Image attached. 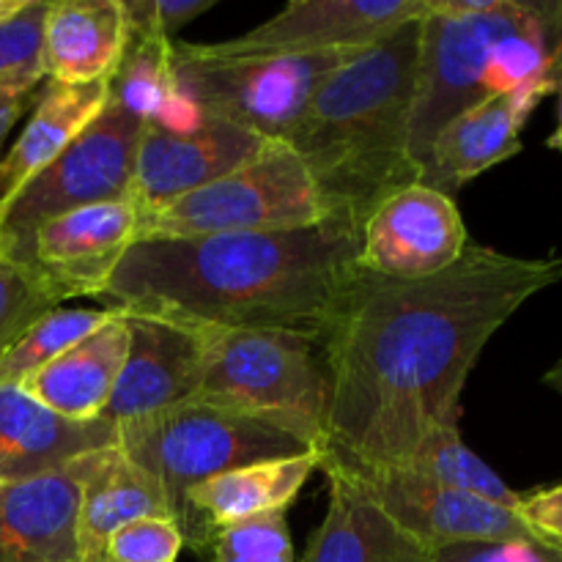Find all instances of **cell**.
Wrapping results in <instances>:
<instances>
[{"label":"cell","instance_id":"obj_1","mask_svg":"<svg viewBox=\"0 0 562 562\" xmlns=\"http://www.w3.org/2000/svg\"><path fill=\"white\" fill-rule=\"evenodd\" d=\"M560 280L562 258L472 241L434 278L362 272L322 340L329 371L322 461L395 470L431 428L459 426L461 393L488 340Z\"/></svg>","mask_w":562,"mask_h":562},{"label":"cell","instance_id":"obj_2","mask_svg":"<svg viewBox=\"0 0 562 562\" xmlns=\"http://www.w3.org/2000/svg\"><path fill=\"white\" fill-rule=\"evenodd\" d=\"M360 231L357 220L333 214L307 228L143 239L97 300L190 329H280L324 340L366 272Z\"/></svg>","mask_w":562,"mask_h":562},{"label":"cell","instance_id":"obj_3","mask_svg":"<svg viewBox=\"0 0 562 562\" xmlns=\"http://www.w3.org/2000/svg\"><path fill=\"white\" fill-rule=\"evenodd\" d=\"M420 16L335 66L289 137L329 209L360 225L390 192L420 181L409 148Z\"/></svg>","mask_w":562,"mask_h":562},{"label":"cell","instance_id":"obj_4","mask_svg":"<svg viewBox=\"0 0 562 562\" xmlns=\"http://www.w3.org/2000/svg\"><path fill=\"white\" fill-rule=\"evenodd\" d=\"M554 47V3L426 0L409 140L417 170L456 115L499 93L552 86Z\"/></svg>","mask_w":562,"mask_h":562},{"label":"cell","instance_id":"obj_5","mask_svg":"<svg viewBox=\"0 0 562 562\" xmlns=\"http://www.w3.org/2000/svg\"><path fill=\"white\" fill-rule=\"evenodd\" d=\"M203 371L195 401L278 426L322 450L329 371L322 340L280 329H201Z\"/></svg>","mask_w":562,"mask_h":562},{"label":"cell","instance_id":"obj_6","mask_svg":"<svg viewBox=\"0 0 562 562\" xmlns=\"http://www.w3.org/2000/svg\"><path fill=\"white\" fill-rule=\"evenodd\" d=\"M119 448L151 472L168 494L176 525L198 483L258 461L311 453L289 431L223 406L187 401L176 409L119 426Z\"/></svg>","mask_w":562,"mask_h":562},{"label":"cell","instance_id":"obj_7","mask_svg":"<svg viewBox=\"0 0 562 562\" xmlns=\"http://www.w3.org/2000/svg\"><path fill=\"white\" fill-rule=\"evenodd\" d=\"M349 55H220L206 44H173L179 91L195 113L272 143H289L318 82Z\"/></svg>","mask_w":562,"mask_h":562},{"label":"cell","instance_id":"obj_8","mask_svg":"<svg viewBox=\"0 0 562 562\" xmlns=\"http://www.w3.org/2000/svg\"><path fill=\"white\" fill-rule=\"evenodd\" d=\"M333 214L300 154L289 143H272L241 168L151 214L137 241L307 228Z\"/></svg>","mask_w":562,"mask_h":562},{"label":"cell","instance_id":"obj_9","mask_svg":"<svg viewBox=\"0 0 562 562\" xmlns=\"http://www.w3.org/2000/svg\"><path fill=\"white\" fill-rule=\"evenodd\" d=\"M140 132L143 121L108 99L102 113L71 146L0 203V252L27 261L38 225L93 203L124 201L135 173Z\"/></svg>","mask_w":562,"mask_h":562},{"label":"cell","instance_id":"obj_10","mask_svg":"<svg viewBox=\"0 0 562 562\" xmlns=\"http://www.w3.org/2000/svg\"><path fill=\"white\" fill-rule=\"evenodd\" d=\"M269 146L267 137L209 115H198L190 126L143 124L126 201L143 225L159 209L223 179Z\"/></svg>","mask_w":562,"mask_h":562},{"label":"cell","instance_id":"obj_11","mask_svg":"<svg viewBox=\"0 0 562 562\" xmlns=\"http://www.w3.org/2000/svg\"><path fill=\"white\" fill-rule=\"evenodd\" d=\"M470 247L453 195L415 181L371 209L360 231V267L387 280H423L445 272Z\"/></svg>","mask_w":562,"mask_h":562},{"label":"cell","instance_id":"obj_12","mask_svg":"<svg viewBox=\"0 0 562 562\" xmlns=\"http://www.w3.org/2000/svg\"><path fill=\"white\" fill-rule=\"evenodd\" d=\"M333 464V461H322ZM340 467V464H333ZM351 481L395 521L404 532L442 549L450 543L472 541H541L514 508H503L472 494L437 486L409 470H349Z\"/></svg>","mask_w":562,"mask_h":562},{"label":"cell","instance_id":"obj_13","mask_svg":"<svg viewBox=\"0 0 562 562\" xmlns=\"http://www.w3.org/2000/svg\"><path fill=\"white\" fill-rule=\"evenodd\" d=\"M426 11V0H294L280 14L228 42L220 55L357 53Z\"/></svg>","mask_w":562,"mask_h":562},{"label":"cell","instance_id":"obj_14","mask_svg":"<svg viewBox=\"0 0 562 562\" xmlns=\"http://www.w3.org/2000/svg\"><path fill=\"white\" fill-rule=\"evenodd\" d=\"M126 322L130 351L102 415L115 428L195 401L203 371L201 329L151 316H126Z\"/></svg>","mask_w":562,"mask_h":562},{"label":"cell","instance_id":"obj_15","mask_svg":"<svg viewBox=\"0 0 562 562\" xmlns=\"http://www.w3.org/2000/svg\"><path fill=\"white\" fill-rule=\"evenodd\" d=\"M137 234L140 214L126 198L93 203L38 225L27 263L58 285L66 300L99 296Z\"/></svg>","mask_w":562,"mask_h":562},{"label":"cell","instance_id":"obj_16","mask_svg":"<svg viewBox=\"0 0 562 562\" xmlns=\"http://www.w3.org/2000/svg\"><path fill=\"white\" fill-rule=\"evenodd\" d=\"M88 459L25 481L0 483V562H86L80 488Z\"/></svg>","mask_w":562,"mask_h":562},{"label":"cell","instance_id":"obj_17","mask_svg":"<svg viewBox=\"0 0 562 562\" xmlns=\"http://www.w3.org/2000/svg\"><path fill=\"white\" fill-rule=\"evenodd\" d=\"M549 93H554V88L538 82L499 93L456 115L431 143L420 173L423 184L456 195L472 179L516 157L521 151V130L527 119Z\"/></svg>","mask_w":562,"mask_h":562},{"label":"cell","instance_id":"obj_18","mask_svg":"<svg viewBox=\"0 0 562 562\" xmlns=\"http://www.w3.org/2000/svg\"><path fill=\"white\" fill-rule=\"evenodd\" d=\"M318 467L322 453L311 450L289 459L258 461L198 483L187 492L184 514L179 521L184 547L198 554H209L220 527L261 514H285Z\"/></svg>","mask_w":562,"mask_h":562},{"label":"cell","instance_id":"obj_19","mask_svg":"<svg viewBox=\"0 0 562 562\" xmlns=\"http://www.w3.org/2000/svg\"><path fill=\"white\" fill-rule=\"evenodd\" d=\"M113 445H119V428L104 417L66 420L16 384L0 387V483L60 470Z\"/></svg>","mask_w":562,"mask_h":562},{"label":"cell","instance_id":"obj_20","mask_svg":"<svg viewBox=\"0 0 562 562\" xmlns=\"http://www.w3.org/2000/svg\"><path fill=\"white\" fill-rule=\"evenodd\" d=\"M121 0H49L44 20V77L60 86L113 80L130 47Z\"/></svg>","mask_w":562,"mask_h":562},{"label":"cell","instance_id":"obj_21","mask_svg":"<svg viewBox=\"0 0 562 562\" xmlns=\"http://www.w3.org/2000/svg\"><path fill=\"white\" fill-rule=\"evenodd\" d=\"M329 508L302 562H434V552L401 530L340 467L322 464Z\"/></svg>","mask_w":562,"mask_h":562},{"label":"cell","instance_id":"obj_22","mask_svg":"<svg viewBox=\"0 0 562 562\" xmlns=\"http://www.w3.org/2000/svg\"><path fill=\"white\" fill-rule=\"evenodd\" d=\"M130 351V322L113 313L108 324L71 346L16 387L66 420L91 423L104 415Z\"/></svg>","mask_w":562,"mask_h":562},{"label":"cell","instance_id":"obj_23","mask_svg":"<svg viewBox=\"0 0 562 562\" xmlns=\"http://www.w3.org/2000/svg\"><path fill=\"white\" fill-rule=\"evenodd\" d=\"M140 519H173L157 477L135 464L119 445L91 453L80 488L82 560L102 558L110 536Z\"/></svg>","mask_w":562,"mask_h":562},{"label":"cell","instance_id":"obj_24","mask_svg":"<svg viewBox=\"0 0 562 562\" xmlns=\"http://www.w3.org/2000/svg\"><path fill=\"white\" fill-rule=\"evenodd\" d=\"M110 99V80L93 86H60L44 80L31 119L14 146L0 157V203L9 201L38 170L47 168L66 146L82 135Z\"/></svg>","mask_w":562,"mask_h":562},{"label":"cell","instance_id":"obj_25","mask_svg":"<svg viewBox=\"0 0 562 562\" xmlns=\"http://www.w3.org/2000/svg\"><path fill=\"white\" fill-rule=\"evenodd\" d=\"M173 44L157 36H132L124 60L110 80V99L143 124L190 126L201 115L179 91Z\"/></svg>","mask_w":562,"mask_h":562},{"label":"cell","instance_id":"obj_26","mask_svg":"<svg viewBox=\"0 0 562 562\" xmlns=\"http://www.w3.org/2000/svg\"><path fill=\"white\" fill-rule=\"evenodd\" d=\"M395 470H409L437 486L472 494V497L488 499L503 508H519V494L510 492L508 483L481 456L467 448L459 426L431 428L417 445L412 459Z\"/></svg>","mask_w":562,"mask_h":562},{"label":"cell","instance_id":"obj_27","mask_svg":"<svg viewBox=\"0 0 562 562\" xmlns=\"http://www.w3.org/2000/svg\"><path fill=\"white\" fill-rule=\"evenodd\" d=\"M108 307H55L0 355V387L20 384L113 318Z\"/></svg>","mask_w":562,"mask_h":562},{"label":"cell","instance_id":"obj_28","mask_svg":"<svg viewBox=\"0 0 562 562\" xmlns=\"http://www.w3.org/2000/svg\"><path fill=\"white\" fill-rule=\"evenodd\" d=\"M64 302H69L64 291L49 283L33 263L0 252V355L44 313Z\"/></svg>","mask_w":562,"mask_h":562},{"label":"cell","instance_id":"obj_29","mask_svg":"<svg viewBox=\"0 0 562 562\" xmlns=\"http://www.w3.org/2000/svg\"><path fill=\"white\" fill-rule=\"evenodd\" d=\"M212 562H294L285 514H261L220 527L209 547Z\"/></svg>","mask_w":562,"mask_h":562},{"label":"cell","instance_id":"obj_30","mask_svg":"<svg viewBox=\"0 0 562 562\" xmlns=\"http://www.w3.org/2000/svg\"><path fill=\"white\" fill-rule=\"evenodd\" d=\"M47 5L49 0H25L20 11L0 20V82L44 77L42 49Z\"/></svg>","mask_w":562,"mask_h":562},{"label":"cell","instance_id":"obj_31","mask_svg":"<svg viewBox=\"0 0 562 562\" xmlns=\"http://www.w3.org/2000/svg\"><path fill=\"white\" fill-rule=\"evenodd\" d=\"M184 549L176 519H140L121 527L104 543L108 562H176Z\"/></svg>","mask_w":562,"mask_h":562},{"label":"cell","instance_id":"obj_32","mask_svg":"<svg viewBox=\"0 0 562 562\" xmlns=\"http://www.w3.org/2000/svg\"><path fill=\"white\" fill-rule=\"evenodd\" d=\"M132 36H157L176 42V33L190 25L217 0H121Z\"/></svg>","mask_w":562,"mask_h":562},{"label":"cell","instance_id":"obj_33","mask_svg":"<svg viewBox=\"0 0 562 562\" xmlns=\"http://www.w3.org/2000/svg\"><path fill=\"white\" fill-rule=\"evenodd\" d=\"M434 562H562V552L541 541H472L434 549Z\"/></svg>","mask_w":562,"mask_h":562},{"label":"cell","instance_id":"obj_34","mask_svg":"<svg viewBox=\"0 0 562 562\" xmlns=\"http://www.w3.org/2000/svg\"><path fill=\"white\" fill-rule=\"evenodd\" d=\"M516 514L541 538V543L562 552V483L549 488H536L530 494H519Z\"/></svg>","mask_w":562,"mask_h":562},{"label":"cell","instance_id":"obj_35","mask_svg":"<svg viewBox=\"0 0 562 562\" xmlns=\"http://www.w3.org/2000/svg\"><path fill=\"white\" fill-rule=\"evenodd\" d=\"M42 82L44 77H16V80L0 82V148L16 121L27 113V108H33L38 91H42Z\"/></svg>","mask_w":562,"mask_h":562},{"label":"cell","instance_id":"obj_36","mask_svg":"<svg viewBox=\"0 0 562 562\" xmlns=\"http://www.w3.org/2000/svg\"><path fill=\"white\" fill-rule=\"evenodd\" d=\"M554 22H558V47H554V64H552V86L558 93V126L549 135L547 146L552 151L562 154V3H554Z\"/></svg>","mask_w":562,"mask_h":562},{"label":"cell","instance_id":"obj_37","mask_svg":"<svg viewBox=\"0 0 562 562\" xmlns=\"http://www.w3.org/2000/svg\"><path fill=\"white\" fill-rule=\"evenodd\" d=\"M543 384H547L549 390H554V393L562 398V357L558 362H554L552 368H549L547 373H543Z\"/></svg>","mask_w":562,"mask_h":562},{"label":"cell","instance_id":"obj_38","mask_svg":"<svg viewBox=\"0 0 562 562\" xmlns=\"http://www.w3.org/2000/svg\"><path fill=\"white\" fill-rule=\"evenodd\" d=\"M22 3H25V0H0V20L11 16L14 11H20Z\"/></svg>","mask_w":562,"mask_h":562},{"label":"cell","instance_id":"obj_39","mask_svg":"<svg viewBox=\"0 0 562 562\" xmlns=\"http://www.w3.org/2000/svg\"><path fill=\"white\" fill-rule=\"evenodd\" d=\"M93 562H108V560H104V558H99V560H93Z\"/></svg>","mask_w":562,"mask_h":562},{"label":"cell","instance_id":"obj_40","mask_svg":"<svg viewBox=\"0 0 562 562\" xmlns=\"http://www.w3.org/2000/svg\"><path fill=\"white\" fill-rule=\"evenodd\" d=\"M5 82H9V80H5Z\"/></svg>","mask_w":562,"mask_h":562}]
</instances>
